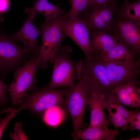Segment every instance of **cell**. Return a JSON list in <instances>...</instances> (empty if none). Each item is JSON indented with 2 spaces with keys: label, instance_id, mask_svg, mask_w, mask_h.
I'll return each instance as SVG.
<instances>
[{
  "label": "cell",
  "instance_id": "obj_5",
  "mask_svg": "<svg viewBox=\"0 0 140 140\" xmlns=\"http://www.w3.org/2000/svg\"><path fill=\"white\" fill-rule=\"evenodd\" d=\"M41 67L37 57L32 56L24 65L17 68L13 82L8 89L13 105L21 103L28 92L34 89L36 71Z\"/></svg>",
  "mask_w": 140,
  "mask_h": 140
},
{
  "label": "cell",
  "instance_id": "obj_31",
  "mask_svg": "<svg viewBox=\"0 0 140 140\" xmlns=\"http://www.w3.org/2000/svg\"><path fill=\"white\" fill-rule=\"evenodd\" d=\"M114 4H116L117 0H109Z\"/></svg>",
  "mask_w": 140,
  "mask_h": 140
},
{
  "label": "cell",
  "instance_id": "obj_3",
  "mask_svg": "<svg viewBox=\"0 0 140 140\" xmlns=\"http://www.w3.org/2000/svg\"><path fill=\"white\" fill-rule=\"evenodd\" d=\"M81 79L87 87L88 96L94 94L107 96L113 92L115 87L104 64L95 57L82 60Z\"/></svg>",
  "mask_w": 140,
  "mask_h": 140
},
{
  "label": "cell",
  "instance_id": "obj_24",
  "mask_svg": "<svg viewBox=\"0 0 140 140\" xmlns=\"http://www.w3.org/2000/svg\"><path fill=\"white\" fill-rule=\"evenodd\" d=\"M6 113L5 117L0 121V140L3 132L9 122L17 114L14 111V109L10 107L5 109L2 113Z\"/></svg>",
  "mask_w": 140,
  "mask_h": 140
},
{
  "label": "cell",
  "instance_id": "obj_11",
  "mask_svg": "<svg viewBox=\"0 0 140 140\" xmlns=\"http://www.w3.org/2000/svg\"><path fill=\"white\" fill-rule=\"evenodd\" d=\"M111 33L118 42L131 48L138 56L140 55V27L127 19L114 14Z\"/></svg>",
  "mask_w": 140,
  "mask_h": 140
},
{
  "label": "cell",
  "instance_id": "obj_15",
  "mask_svg": "<svg viewBox=\"0 0 140 140\" xmlns=\"http://www.w3.org/2000/svg\"><path fill=\"white\" fill-rule=\"evenodd\" d=\"M104 96L94 94L88 96L90 122L88 127H107L106 115L103 103Z\"/></svg>",
  "mask_w": 140,
  "mask_h": 140
},
{
  "label": "cell",
  "instance_id": "obj_12",
  "mask_svg": "<svg viewBox=\"0 0 140 140\" xmlns=\"http://www.w3.org/2000/svg\"><path fill=\"white\" fill-rule=\"evenodd\" d=\"M33 19L28 15L20 30L9 36L15 41L21 42L23 44V50L26 53L37 57L39 54L40 47L38 45L37 40L41 32V30L38 29L34 25Z\"/></svg>",
  "mask_w": 140,
  "mask_h": 140
},
{
  "label": "cell",
  "instance_id": "obj_21",
  "mask_svg": "<svg viewBox=\"0 0 140 140\" xmlns=\"http://www.w3.org/2000/svg\"><path fill=\"white\" fill-rule=\"evenodd\" d=\"M103 106L104 108L108 111V120L114 125L115 129L117 130L120 127L122 129L127 124V120L113 107L104 101Z\"/></svg>",
  "mask_w": 140,
  "mask_h": 140
},
{
  "label": "cell",
  "instance_id": "obj_14",
  "mask_svg": "<svg viewBox=\"0 0 140 140\" xmlns=\"http://www.w3.org/2000/svg\"><path fill=\"white\" fill-rule=\"evenodd\" d=\"M89 35L94 55L108 51L118 42L113 35L104 31H89Z\"/></svg>",
  "mask_w": 140,
  "mask_h": 140
},
{
  "label": "cell",
  "instance_id": "obj_2",
  "mask_svg": "<svg viewBox=\"0 0 140 140\" xmlns=\"http://www.w3.org/2000/svg\"><path fill=\"white\" fill-rule=\"evenodd\" d=\"M88 89L81 78L75 85L65 88L63 108L68 115L72 124L71 135L73 139L78 132L84 128V117L89 103Z\"/></svg>",
  "mask_w": 140,
  "mask_h": 140
},
{
  "label": "cell",
  "instance_id": "obj_18",
  "mask_svg": "<svg viewBox=\"0 0 140 140\" xmlns=\"http://www.w3.org/2000/svg\"><path fill=\"white\" fill-rule=\"evenodd\" d=\"M114 14L128 19L140 27V0L132 3L125 0L124 3L117 8Z\"/></svg>",
  "mask_w": 140,
  "mask_h": 140
},
{
  "label": "cell",
  "instance_id": "obj_13",
  "mask_svg": "<svg viewBox=\"0 0 140 140\" xmlns=\"http://www.w3.org/2000/svg\"><path fill=\"white\" fill-rule=\"evenodd\" d=\"M25 12L34 18L37 14L43 15L45 21H49L60 17L65 14V11L60 8L58 5L49 3L47 0H37L31 8H26Z\"/></svg>",
  "mask_w": 140,
  "mask_h": 140
},
{
  "label": "cell",
  "instance_id": "obj_10",
  "mask_svg": "<svg viewBox=\"0 0 140 140\" xmlns=\"http://www.w3.org/2000/svg\"><path fill=\"white\" fill-rule=\"evenodd\" d=\"M61 27L64 33L72 39L84 53L85 58L94 57L90 41L89 31L84 22L78 15L69 19L64 15L61 17Z\"/></svg>",
  "mask_w": 140,
  "mask_h": 140
},
{
  "label": "cell",
  "instance_id": "obj_19",
  "mask_svg": "<svg viewBox=\"0 0 140 140\" xmlns=\"http://www.w3.org/2000/svg\"><path fill=\"white\" fill-rule=\"evenodd\" d=\"M66 113L61 107L55 106L47 109L42 113L43 121L47 125L52 127L59 125L64 121Z\"/></svg>",
  "mask_w": 140,
  "mask_h": 140
},
{
  "label": "cell",
  "instance_id": "obj_4",
  "mask_svg": "<svg viewBox=\"0 0 140 140\" xmlns=\"http://www.w3.org/2000/svg\"><path fill=\"white\" fill-rule=\"evenodd\" d=\"M61 16L50 21L45 20L39 24L42 40L37 57L43 68H47L49 62L53 63L55 56L62 46L66 35L61 28Z\"/></svg>",
  "mask_w": 140,
  "mask_h": 140
},
{
  "label": "cell",
  "instance_id": "obj_1",
  "mask_svg": "<svg viewBox=\"0 0 140 140\" xmlns=\"http://www.w3.org/2000/svg\"><path fill=\"white\" fill-rule=\"evenodd\" d=\"M72 51L70 46H62L53 60V67L50 81L44 86L51 89L58 87H68L75 84L74 80L80 78L82 60L74 61L70 56Z\"/></svg>",
  "mask_w": 140,
  "mask_h": 140
},
{
  "label": "cell",
  "instance_id": "obj_22",
  "mask_svg": "<svg viewBox=\"0 0 140 140\" xmlns=\"http://www.w3.org/2000/svg\"><path fill=\"white\" fill-rule=\"evenodd\" d=\"M71 5L70 11L64 16L66 18L72 19L85 9L88 6L89 0H69Z\"/></svg>",
  "mask_w": 140,
  "mask_h": 140
},
{
  "label": "cell",
  "instance_id": "obj_32",
  "mask_svg": "<svg viewBox=\"0 0 140 140\" xmlns=\"http://www.w3.org/2000/svg\"><path fill=\"white\" fill-rule=\"evenodd\" d=\"M1 111L0 110V121L2 119L1 118Z\"/></svg>",
  "mask_w": 140,
  "mask_h": 140
},
{
  "label": "cell",
  "instance_id": "obj_26",
  "mask_svg": "<svg viewBox=\"0 0 140 140\" xmlns=\"http://www.w3.org/2000/svg\"><path fill=\"white\" fill-rule=\"evenodd\" d=\"M7 86L0 78V103L3 105H6L8 102L6 95Z\"/></svg>",
  "mask_w": 140,
  "mask_h": 140
},
{
  "label": "cell",
  "instance_id": "obj_7",
  "mask_svg": "<svg viewBox=\"0 0 140 140\" xmlns=\"http://www.w3.org/2000/svg\"><path fill=\"white\" fill-rule=\"evenodd\" d=\"M102 61L104 64L109 78L115 87L119 84L125 85L130 83L135 84L137 87L139 86V83L137 79L140 72V60L139 57Z\"/></svg>",
  "mask_w": 140,
  "mask_h": 140
},
{
  "label": "cell",
  "instance_id": "obj_20",
  "mask_svg": "<svg viewBox=\"0 0 140 140\" xmlns=\"http://www.w3.org/2000/svg\"><path fill=\"white\" fill-rule=\"evenodd\" d=\"M113 92L122 104L131 108H137L140 107V105L135 101L127 92L124 85L120 84L116 86Z\"/></svg>",
  "mask_w": 140,
  "mask_h": 140
},
{
  "label": "cell",
  "instance_id": "obj_23",
  "mask_svg": "<svg viewBox=\"0 0 140 140\" xmlns=\"http://www.w3.org/2000/svg\"><path fill=\"white\" fill-rule=\"evenodd\" d=\"M134 131L140 129V112L139 110L133 111V114L128 121L127 125L122 129Z\"/></svg>",
  "mask_w": 140,
  "mask_h": 140
},
{
  "label": "cell",
  "instance_id": "obj_8",
  "mask_svg": "<svg viewBox=\"0 0 140 140\" xmlns=\"http://www.w3.org/2000/svg\"><path fill=\"white\" fill-rule=\"evenodd\" d=\"M28 53L19 44L0 30V73L5 76L26 62Z\"/></svg>",
  "mask_w": 140,
  "mask_h": 140
},
{
  "label": "cell",
  "instance_id": "obj_30",
  "mask_svg": "<svg viewBox=\"0 0 140 140\" xmlns=\"http://www.w3.org/2000/svg\"><path fill=\"white\" fill-rule=\"evenodd\" d=\"M4 20L3 17L0 14V22Z\"/></svg>",
  "mask_w": 140,
  "mask_h": 140
},
{
  "label": "cell",
  "instance_id": "obj_27",
  "mask_svg": "<svg viewBox=\"0 0 140 140\" xmlns=\"http://www.w3.org/2000/svg\"><path fill=\"white\" fill-rule=\"evenodd\" d=\"M116 5L109 0H89L88 5Z\"/></svg>",
  "mask_w": 140,
  "mask_h": 140
},
{
  "label": "cell",
  "instance_id": "obj_25",
  "mask_svg": "<svg viewBox=\"0 0 140 140\" xmlns=\"http://www.w3.org/2000/svg\"><path fill=\"white\" fill-rule=\"evenodd\" d=\"M14 131L11 135V137L15 139H27V137L24 133L20 123L15 125Z\"/></svg>",
  "mask_w": 140,
  "mask_h": 140
},
{
  "label": "cell",
  "instance_id": "obj_9",
  "mask_svg": "<svg viewBox=\"0 0 140 140\" xmlns=\"http://www.w3.org/2000/svg\"><path fill=\"white\" fill-rule=\"evenodd\" d=\"M117 8L116 5H90L78 15L89 31L101 30L111 34L113 18Z\"/></svg>",
  "mask_w": 140,
  "mask_h": 140
},
{
  "label": "cell",
  "instance_id": "obj_29",
  "mask_svg": "<svg viewBox=\"0 0 140 140\" xmlns=\"http://www.w3.org/2000/svg\"><path fill=\"white\" fill-rule=\"evenodd\" d=\"M140 139L139 136L136 138L132 137L130 139V140H139Z\"/></svg>",
  "mask_w": 140,
  "mask_h": 140
},
{
  "label": "cell",
  "instance_id": "obj_6",
  "mask_svg": "<svg viewBox=\"0 0 140 140\" xmlns=\"http://www.w3.org/2000/svg\"><path fill=\"white\" fill-rule=\"evenodd\" d=\"M65 88L51 89L43 88L35 89L25 98L19 108L15 109L17 113L28 109L33 113L40 114L47 109L55 106L63 107Z\"/></svg>",
  "mask_w": 140,
  "mask_h": 140
},
{
  "label": "cell",
  "instance_id": "obj_28",
  "mask_svg": "<svg viewBox=\"0 0 140 140\" xmlns=\"http://www.w3.org/2000/svg\"><path fill=\"white\" fill-rule=\"evenodd\" d=\"M9 7V0H0V14L7 11Z\"/></svg>",
  "mask_w": 140,
  "mask_h": 140
},
{
  "label": "cell",
  "instance_id": "obj_16",
  "mask_svg": "<svg viewBox=\"0 0 140 140\" xmlns=\"http://www.w3.org/2000/svg\"><path fill=\"white\" fill-rule=\"evenodd\" d=\"M119 134L117 130L109 129L107 126L88 127L80 130L74 139L114 140Z\"/></svg>",
  "mask_w": 140,
  "mask_h": 140
},
{
  "label": "cell",
  "instance_id": "obj_17",
  "mask_svg": "<svg viewBox=\"0 0 140 140\" xmlns=\"http://www.w3.org/2000/svg\"><path fill=\"white\" fill-rule=\"evenodd\" d=\"M103 62L131 59L139 57L130 48L118 42L110 50L104 53L94 55Z\"/></svg>",
  "mask_w": 140,
  "mask_h": 140
},
{
  "label": "cell",
  "instance_id": "obj_33",
  "mask_svg": "<svg viewBox=\"0 0 140 140\" xmlns=\"http://www.w3.org/2000/svg\"></svg>",
  "mask_w": 140,
  "mask_h": 140
}]
</instances>
